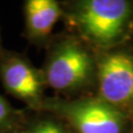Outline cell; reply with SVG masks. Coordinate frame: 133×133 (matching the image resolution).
<instances>
[{
    "label": "cell",
    "instance_id": "cell-1",
    "mask_svg": "<svg viewBox=\"0 0 133 133\" xmlns=\"http://www.w3.org/2000/svg\"><path fill=\"white\" fill-rule=\"evenodd\" d=\"M66 30L96 51L128 43L133 34V0L60 1Z\"/></svg>",
    "mask_w": 133,
    "mask_h": 133
},
{
    "label": "cell",
    "instance_id": "cell-2",
    "mask_svg": "<svg viewBox=\"0 0 133 133\" xmlns=\"http://www.w3.org/2000/svg\"><path fill=\"white\" fill-rule=\"evenodd\" d=\"M42 68L48 89L54 96L75 99L96 94L97 51L79 37L63 31L53 35L45 46Z\"/></svg>",
    "mask_w": 133,
    "mask_h": 133
},
{
    "label": "cell",
    "instance_id": "cell-3",
    "mask_svg": "<svg viewBox=\"0 0 133 133\" xmlns=\"http://www.w3.org/2000/svg\"><path fill=\"white\" fill-rule=\"evenodd\" d=\"M63 120L74 133H133V121L98 96L46 97L43 109Z\"/></svg>",
    "mask_w": 133,
    "mask_h": 133
},
{
    "label": "cell",
    "instance_id": "cell-4",
    "mask_svg": "<svg viewBox=\"0 0 133 133\" xmlns=\"http://www.w3.org/2000/svg\"><path fill=\"white\" fill-rule=\"evenodd\" d=\"M96 96L133 121V48L128 43L97 51Z\"/></svg>",
    "mask_w": 133,
    "mask_h": 133
},
{
    "label": "cell",
    "instance_id": "cell-5",
    "mask_svg": "<svg viewBox=\"0 0 133 133\" xmlns=\"http://www.w3.org/2000/svg\"><path fill=\"white\" fill-rule=\"evenodd\" d=\"M0 82L5 91L31 111H41L48 96L42 68L35 66L26 54L0 48Z\"/></svg>",
    "mask_w": 133,
    "mask_h": 133
},
{
    "label": "cell",
    "instance_id": "cell-6",
    "mask_svg": "<svg viewBox=\"0 0 133 133\" xmlns=\"http://www.w3.org/2000/svg\"><path fill=\"white\" fill-rule=\"evenodd\" d=\"M24 37L38 48H45L54 26L62 20L63 9L57 0H26L23 3Z\"/></svg>",
    "mask_w": 133,
    "mask_h": 133
},
{
    "label": "cell",
    "instance_id": "cell-7",
    "mask_svg": "<svg viewBox=\"0 0 133 133\" xmlns=\"http://www.w3.org/2000/svg\"><path fill=\"white\" fill-rule=\"evenodd\" d=\"M19 133H74L63 120L45 110L31 111L27 109V116Z\"/></svg>",
    "mask_w": 133,
    "mask_h": 133
},
{
    "label": "cell",
    "instance_id": "cell-8",
    "mask_svg": "<svg viewBox=\"0 0 133 133\" xmlns=\"http://www.w3.org/2000/svg\"><path fill=\"white\" fill-rule=\"evenodd\" d=\"M27 116V109H19L0 94V130L20 131Z\"/></svg>",
    "mask_w": 133,
    "mask_h": 133
},
{
    "label": "cell",
    "instance_id": "cell-9",
    "mask_svg": "<svg viewBox=\"0 0 133 133\" xmlns=\"http://www.w3.org/2000/svg\"><path fill=\"white\" fill-rule=\"evenodd\" d=\"M0 133H19V131H4V130H0Z\"/></svg>",
    "mask_w": 133,
    "mask_h": 133
},
{
    "label": "cell",
    "instance_id": "cell-10",
    "mask_svg": "<svg viewBox=\"0 0 133 133\" xmlns=\"http://www.w3.org/2000/svg\"><path fill=\"white\" fill-rule=\"evenodd\" d=\"M3 48V45H2V41H1V33H0V48Z\"/></svg>",
    "mask_w": 133,
    "mask_h": 133
}]
</instances>
